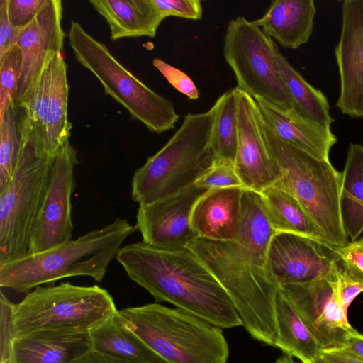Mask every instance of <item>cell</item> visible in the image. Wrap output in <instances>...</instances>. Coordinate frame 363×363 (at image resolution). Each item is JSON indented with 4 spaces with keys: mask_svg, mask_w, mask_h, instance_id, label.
Returning a JSON list of instances; mask_svg holds the SVG:
<instances>
[{
    "mask_svg": "<svg viewBox=\"0 0 363 363\" xmlns=\"http://www.w3.org/2000/svg\"><path fill=\"white\" fill-rule=\"evenodd\" d=\"M21 54L16 45L0 57V119L14 101L21 72Z\"/></svg>",
    "mask_w": 363,
    "mask_h": 363,
    "instance_id": "obj_31",
    "label": "cell"
},
{
    "mask_svg": "<svg viewBox=\"0 0 363 363\" xmlns=\"http://www.w3.org/2000/svg\"><path fill=\"white\" fill-rule=\"evenodd\" d=\"M274 233L260 194L245 189L237 238H198L188 247L223 287L251 337L272 347L280 286L268 268L267 250Z\"/></svg>",
    "mask_w": 363,
    "mask_h": 363,
    "instance_id": "obj_1",
    "label": "cell"
},
{
    "mask_svg": "<svg viewBox=\"0 0 363 363\" xmlns=\"http://www.w3.org/2000/svg\"><path fill=\"white\" fill-rule=\"evenodd\" d=\"M351 355L363 360V335L357 330L351 333L342 348Z\"/></svg>",
    "mask_w": 363,
    "mask_h": 363,
    "instance_id": "obj_42",
    "label": "cell"
},
{
    "mask_svg": "<svg viewBox=\"0 0 363 363\" xmlns=\"http://www.w3.org/2000/svg\"><path fill=\"white\" fill-rule=\"evenodd\" d=\"M69 86L63 52L51 54L24 95L14 101L22 144L31 146L42 158L55 157L69 140Z\"/></svg>",
    "mask_w": 363,
    "mask_h": 363,
    "instance_id": "obj_9",
    "label": "cell"
},
{
    "mask_svg": "<svg viewBox=\"0 0 363 363\" xmlns=\"http://www.w3.org/2000/svg\"><path fill=\"white\" fill-rule=\"evenodd\" d=\"M23 144L18 130V111L12 101L0 119V191L8 184L18 166Z\"/></svg>",
    "mask_w": 363,
    "mask_h": 363,
    "instance_id": "obj_30",
    "label": "cell"
},
{
    "mask_svg": "<svg viewBox=\"0 0 363 363\" xmlns=\"http://www.w3.org/2000/svg\"><path fill=\"white\" fill-rule=\"evenodd\" d=\"M137 230L126 219L72 239L54 248L0 264V286L16 293L72 277L101 282L123 242Z\"/></svg>",
    "mask_w": 363,
    "mask_h": 363,
    "instance_id": "obj_3",
    "label": "cell"
},
{
    "mask_svg": "<svg viewBox=\"0 0 363 363\" xmlns=\"http://www.w3.org/2000/svg\"><path fill=\"white\" fill-rule=\"evenodd\" d=\"M77 152L69 140L55 155L47 189L32 233L28 253H38L72 240V195L74 190Z\"/></svg>",
    "mask_w": 363,
    "mask_h": 363,
    "instance_id": "obj_12",
    "label": "cell"
},
{
    "mask_svg": "<svg viewBox=\"0 0 363 363\" xmlns=\"http://www.w3.org/2000/svg\"><path fill=\"white\" fill-rule=\"evenodd\" d=\"M152 65L174 88L189 99L199 98V92L196 86L186 73L159 58H154Z\"/></svg>",
    "mask_w": 363,
    "mask_h": 363,
    "instance_id": "obj_35",
    "label": "cell"
},
{
    "mask_svg": "<svg viewBox=\"0 0 363 363\" xmlns=\"http://www.w3.org/2000/svg\"><path fill=\"white\" fill-rule=\"evenodd\" d=\"M337 277L338 274L334 277L280 287L324 350L342 349L348 336L356 331L339 302Z\"/></svg>",
    "mask_w": 363,
    "mask_h": 363,
    "instance_id": "obj_13",
    "label": "cell"
},
{
    "mask_svg": "<svg viewBox=\"0 0 363 363\" xmlns=\"http://www.w3.org/2000/svg\"><path fill=\"white\" fill-rule=\"evenodd\" d=\"M276 323L275 347L302 363H311L321 356L323 348L280 290L276 300Z\"/></svg>",
    "mask_w": 363,
    "mask_h": 363,
    "instance_id": "obj_24",
    "label": "cell"
},
{
    "mask_svg": "<svg viewBox=\"0 0 363 363\" xmlns=\"http://www.w3.org/2000/svg\"><path fill=\"white\" fill-rule=\"evenodd\" d=\"M316 7L313 0H273L254 23L281 46L297 49L313 32Z\"/></svg>",
    "mask_w": 363,
    "mask_h": 363,
    "instance_id": "obj_22",
    "label": "cell"
},
{
    "mask_svg": "<svg viewBox=\"0 0 363 363\" xmlns=\"http://www.w3.org/2000/svg\"><path fill=\"white\" fill-rule=\"evenodd\" d=\"M335 48L340 89L336 106L343 114L363 118V0H345Z\"/></svg>",
    "mask_w": 363,
    "mask_h": 363,
    "instance_id": "obj_17",
    "label": "cell"
},
{
    "mask_svg": "<svg viewBox=\"0 0 363 363\" xmlns=\"http://www.w3.org/2000/svg\"><path fill=\"white\" fill-rule=\"evenodd\" d=\"M13 303L1 291L0 320H1V360L0 363H7L11 337V315Z\"/></svg>",
    "mask_w": 363,
    "mask_h": 363,
    "instance_id": "obj_37",
    "label": "cell"
},
{
    "mask_svg": "<svg viewBox=\"0 0 363 363\" xmlns=\"http://www.w3.org/2000/svg\"><path fill=\"white\" fill-rule=\"evenodd\" d=\"M265 137L280 171L275 186L303 207L327 244L348 243L340 208L342 172L330 160H320L281 140L264 121Z\"/></svg>",
    "mask_w": 363,
    "mask_h": 363,
    "instance_id": "obj_5",
    "label": "cell"
},
{
    "mask_svg": "<svg viewBox=\"0 0 363 363\" xmlns=\"http://www.w3.org/2000/svg\"><path fill=\"white\" fill-rule=\"evenodd\" d=\"M244 187L208 190L196 203L191 214V226L198 238L235 240L238 235Z\"/></svg>",
    "mask_w": 363,
    "mask_h": 363,
    "instance_id": "obj_19",
    "label": "cell"
},
{
    "mask_svg": "<svg viewBox=\"0 0 363 363\" xmlns=\"http://www.w3.org/2000/svg\"><path fill=\"white\" fill-rule=\"evenodd\" d=\"M208 190L192 184L174 194L140 204L135 227L143 242L164 249H184L198 238L191 214L199 198Z\"/></svg>",
    "mask_w": 363,
    "mask_h": 363,
    "instance_id": "obj_16",
    "label": "cell"
},
{
    "mask_svg": "<svg viewBox=\"0 0 363 363\" xmlns=\"http://www.w3.org/2000/svg\"><path fill=\"white\" fill-rule=\"evenodd\" d=\"M92 350L90 333H40L12 339L7 363H72Z\"/></svg>",
    "mask_w": 363,
    "mask_h": 363,
    "instance_id": "obj_20",
    "label": "cell"
},
{
    "mask_svg": "<svg viewBox=\"0 0 363 363\" xmlns=\"http://www.w3.org/2000/svg\"><path fill=\"white\" fill-rule=\"evenodd\" d=\"M93 350L136 363H167L125 328L116 314L90 332Z\"/></svg>",
    "mask_w": 363,
    "mask_h": 363,
    "instance_id": "obj_27",
    "label": "cell"
},
{
    "mask_svg": "<svg viewBox=\"0 0 363 363\" xmlns=\"http://www.w3.org/2000/svg\"><path fill=\"white\" fill-rule=\"evenodd\" d=\"M48 0H7L8 15L11 25L24 28L47 4Z\"/></svg>",
    "mask_w": 363,
    "mask_h": 363,
    "instance_id": "obj_34",
    "label": "cell"
},
{
    "mask_svg": "<svg viewBox=\"0 0 363 363\" xmlns=\"http://www.w3.org/2000/svg\"><path fill=\"white\" fill-rule=\"evenodd\" d=\"M62 1L48 0L20 33L16 45L21 52L22 64L14 101H18L36 79L48 57L63 52L66 33L62 28Z\"/></svg>",
    "mask_w": 363,
    "mask_h": 363,
    "instance_id": "obj_18",
    "label": "cell"
},
{
    "mask_svg": "<svg viewBox=\"0 0 363 363\" xmlns=\"http://www.w3.org/2000/svg\"><path fill=\"white\" fill-rule=\"evenodd\" d=\"M213 123L211 148L215 162H235L238 144V109L235 88L221 94L211 107Z\"/></svg>",
    "mask_w": 363,
    "mask_h": 363,
    "instance_id": "obj_29",
    "label": "cell"
},
{
    "mask_svg": "<svg viewBox=\"0 0 363 363\" xmlns=\"http://www.w3.org/2000/svg\"><path fill=\"white\" fill-rule=\"evenodd\" d=\"M117 311L109 292L97 285L39 286L13 303L11 337L49 332L90 333Z\"/></svg>",
    "mask_w": 363,
    "mask_h": 363,
    "instance_id": "obj_7",
    "label": "cell"
},
{
    "mask_svg": "<svg viewBox=\"0 0 363 363\" xmlns=\"http://www.w3.org/2000/svg\"><path fill=\"white\" fill-rule=\"evenodd\" d=\"M54 158L40 157L23 144L16 169L0 191V264L28 254Z\"/></svg>",
    "mask_w": 363,
    "mask_h": 363,
    "instance_id": "obj_11",
    "label": "cell"
},
{
    "mask_svg": "<svg viewBox=\"0 0 363 363\" xmlns=\"http://www.w3.org/2000/svg\"><path fill=\"white\" fill-rule=\"evenodd\" d=\"M340 208L347 237L355 240L363 232V145L351 143L342 172Z\"/></svg>",
    "mask_w": 363,
    "mask_h": 363,
    "instance_id": "obj_26",
    "label": "cell"
},
{
    "mask_svg": "<svg viewBox=\"0 0 363 363\" xmlns=\"http://www.w3.org/2000/svg\"><path fill=\"white\" fill-rule=\"evenodd\" d=\"M116 259L157 301L170 303L222 329L242 325L223 287L189 248L164 249L142 241L122 247Z\"/></svg>",
    "mask_w": 363,
    "mask_h": 363,
    "instance_id": "obj_2",
    "label": "cell"
},
{
    "mask_svg": "<svg viewBox=\"0 0 363 363\" xmlns=\"http://www.w3.org/2000/svg\"><path fill=\"white\" fill-rule=\"evenodd\" d=\"M72 363H136L122 358L91 350Z\"/></svg>",
    "mask_w": 363,
    "mask_h": 363,
    "instance_id": "obj_40",
    "label": "cell"
},
{
    "mask_svg": "<svg viewBox=\"0 0 363 363\" xmlns=\"http://www.w3.org/2000/svg\"><path fill=\"white\" fill-rule=\"evenodd\" d=\"M207 190L228 187H244L234 164L227 162H215L196 183Z\"/></svg>",
    "mask_w": 363,
    "mask_h": 363,
    "instance_id": "obj_32",
    "label": "cell"
},
{
    "mask_svg": "<svg viewBox=\"0 0 363 363\" xmlns=\"http://www.w3.org/2000/svg\"><path fill=\"white\" fill-rule=\"evenodd\" d=\"M153 1L165 18L174 16L199 20L203 16L202 2L200 0H153Z\"/></svg>",
    "mask_w": 363,
    "mask_h": 363,
    "instance_id": "obj_36",
    "label": "cell"
},
{
    "mask_svg": "<svg viewBox=\"0 0 363 363\" xmlns=\"http://www.w3.org/2000/svg\"><path fill=\"white\" fill-rule=\"evenodd\" d=\"M321 357L328 363H363L342 349L323 350Z\"/></svg>",
    "mask_w": 363,
    "mask_h": 363,
    "instance_id": "obj_41",
    "label": "cell"
},
{
    "mask_svg": "<svg viewBox=\"0 0 363 363\" xmlns=\"http://www.w3.org/2000/svg\"><path fill=\"white\" fill-rule=\"evenodd\" d=\"M277 60L286 89L294 104V111L301 117L330 128L334 119L323 93L311 85L279 50Z\"/></svg>",
    "mask_w": 363,
    "mask_h": 363,
    "instance_id": "obj_28",
    "label": "cell"
},
{
    "mask_svg": "<svg viewBox=\"0 0 363 363\" xmlns=\"http://www.w3.org/2000/svg\"><path fill=\"white\" fill-rule=\"evenodd\" d=\"M262 118L281 140L320 160H330L329 155L337 138L331 128L323 127L262 99H255Z\"/></svg>",
    "mask_w": 363,
    "mask_h": 363,
    "instance_id": "obj_21",
    "label": "cell"
},
{
    "mask_svg": "<svg viewBox=\"0 0 363 363\" xmlns=\"http://www.w3.org/2000/svg\"><path fill=\"white\" fill-rule=\"evenodd\" d=\"M363 292V285L356 281L347 272L340 267L337 277V296L340 306L345 315L350 303Z\"/></svg>",
    "mask_w": 363,
    "mask_h": 363,
    "instance_id": "obj_38",
    "label": "cell"
},
{
    "mask_svg": "<svg viewBox=\"0 0 363 363\" xmlns=\"http://www.w3.org/2000/svg\"><path fill=\"white\" fill-rule=\"evenodd\" d=\"M118 322L167 363H226L222 328L178 308L147 303L118 310Z\"/></svg>",
    "mask_w": 363,
    "mask_h": 363,
    "instance_id": "obj_4",
    "label": "cell"
},
{
    "mask_svg": "<svg viewBox=\"0 0 363 363\" xmlns=\"http://www.w3.org/2000/svg\"><path fill=\"white\" fill-rule=\"evenodd\" d=\"M274 363H298V362H296L293 359L292 357L284 354L283 356L280 357Z\"/></svg>",
    "mask_w": 363,
    "mask_h": 363,
    "instance_id": "obj_43",
    "label": "cell"
},
{
    "mask_svg": "<svg viewBox=\"0 0 363 363\" xmlns=\"http://www.w3.org/2000/svg\"><path fill=\"white\" fill-rule=\"evenodd\" d=\"M213 123L212 108L187 113L167 143L134 172L133 200L140 205L167 197L194 184L211 169Z\"/></svg>",
    "mask_w": 363,
    "mask_h": 363,
    "instance_id": "obj_6",
    "label": "cell"
},
{
    "mask_svg": "<svg viewBox=\"0 0 363 363\" xmlns=\"http://www.w3.org/2000/svg\"><path fill=\"white\" fill-rule=\"evenodd\" d=\"M77 61L101 83L104 92L125 108L149 131L162 133L175 128L179 118L172 101L135 77L112 55L107 46L72 21L68 33Z\"/></svg>",
    "mask_w": 363,
    "mask_h": 363,
    "instance_id": "obj_8",
    "label": "cell"
},
{
    "mask_svg": "<svg viewBox=\"0 0 363 363\" xmlns=\"http://www.w3.org/2000/svg\"><path fill=\"white\" fill-rule=\"evenodd\" d=\"M259 194L275 233H291L325 242L309 215L292 195L275 186H269Z\"/></svg>",
    "mask_w": 363,
    "mask_h": 363,
    "instance_id": "obj_25",
    "label": "cell"
},
{
    "mask_svg": "<svg viewBox=\"0 0 363 363\" xmlns=\"http://www.w3.org/2000/svg\"><path fill=\"white\" fill-rule=\"evenodd\" d=\"M342 268L351 278L363 285V236L342 247H335Z\"/></svg>",
    "mask_w": 363,
    "mask_h": 363,
    "instance_id": "obj_33",
    "label": "cell"
},
{
    "mask_svg": "<svg viewBox=\"0 0 363 363\" xmlns=\"http://www.w3.org/2000/svg\"><path fill=\"white\" fill-rule=\"evenodd\" d=\"M89 3L106 21L110 38H155L165 18L153 0H90Z\"/></svg>",
    "mask_w": 363,
    "mask_h": 363,
    "instance_id": "obj_23",
    "label": "cell"
},
{
    "mask_svg": "<svg viewBox=\"0 0 363 363\" xmlns=\"http://www.w3.org/2000/svg\"><path fill=\"white\" fill-rule=\"evenodd\" d=\"M235 88L238 144L234 167L245 188L260 193L275 184L280 171L269 147L256 101L247 92Z\"/></svg>",
    "mask_w": 363,
    "mask_h": 363,
    "instance_id": "obj_15",
    "label": "cell"
},
{
    "mask_svg": "<svg viewBox=\"0 0 363 363\" xmlns=\"http://www.w3.org/2000/svg\"><path fill=\"white\" fill-rule=\"evenodd\" d=\"M311 363H328V362L325 359H323L322 358V357L320 356V357H318V359H316L315 360H314Z\"/></svg>",
    "mask_w": 363,
    "mask_h": 363,
    "instance_id": "obj_44",
    "label": "cell"
},
{
    "mask_svg": "<svg viewBox=\"0 0 363 363\" xmlns=\"http://www.w3.org/2000/svg\"><path fill=\"white\" fill-rule=\"evenodd\" d=\"M339 262L335 247L291 233H275L267 250L268 268L280 287L334 277Z\"/></svg>",
    "mask_w": 363,
    "mask_h": 363,
    "instance_id": "obj_14",
    "label": "cell"
},
{
    "mask_svg": "<svg viewBox=\"0 0 363 363\" xmlns=\"http://www.w3.org/2000/svg\"><path fill=\"white\" fill-rule=\"evenodd\" d=\"M23 28H16L10 22L7 0L0 1V57L16 45Z\"/></svg>",
    "mask_w": 363,
    "mask_h": 363,
    "instance_id": "obj_39",
    "label": "cell"
},
{
    "mask_svg": "<svg viewBox=\"0 0 363 363\" xmlns=\"http://www.w3.org/2000/svg\"><path fill=\"white\" fill-rule=\"evenodd\" d=\"M278 48L254 21L244 16L227 26L223 55L238 89L286 111H294L291 97L277 60Z\"/></svg>",
    "mask_w": 363,
    "mask_h": 363,
    "instance_id": "obj_10",
    "label": "cell"
}]
</instances>
